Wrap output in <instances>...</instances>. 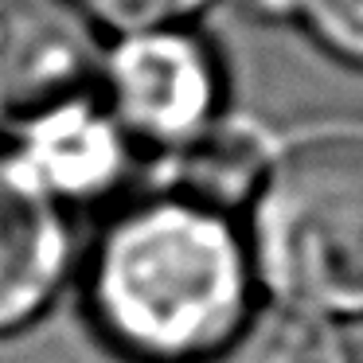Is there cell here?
<instances>
[{"instance_id": "1", "label": "cell", "mask_w": 363, "mask_h": 363, "mask_svg": "<svg viewBox=\"0 0 363 363\" xmlns=\"http://www.w3.org/2000/svg\"><path fill=\"white\" fill-rule=\"evenodd\" d=\"M242 308V246L227 219L203 203L137 207L98 250V328L141 363H188L215 352Z\"/></svg>"}, {"instance_id": "2", "label": "cell", "mask_w": 363, "mask_h": 363, "mask_svg": "<svg viewBox=\"0 0 363 363\" xmlns=\"http://www.w3.org/2000/svg\"><path fill=\"white\" fill-rule=\"evenodd\" d=\"M254 242L269 285L293 305L363 316V137L293 149L266 180Z\"/></svg>"}, {"instance_id": "3", "label": "cell", "mask_w": 363, "mask_h": 363, "mask_svg": "<svg viewBox=\"0 0 363 363\" xmlns=\"http://www.w3.org/2000/svg\"><path fill=\"white\" fill-rule=\"evenodd\" d=\"M94 35L67 0H0V129H40L79 110Z\"/></svg>"}, {"instance_id": "4", "label": "cell", "mask_w": 363, "mask_h": 363, "mask_svg": "<svg viewBox=\"0 0 363 363\" xmlns=\"http://www.w3.org/2000/svg\"><path fill=\"white\" fill-rule=\"evenodd\" d=\"M118 113L133 133L157 145H180L211 118L219 86L207 51L180 35L137 40L113 63Z\"/></svg>"}, {"instance_id": "5", "label": "cell", "mask_w": 363, "mask_h": 363, "mask_svg": "<svg viewBox=\"0 0 363 363\" xmlns=\"http://www.w3.org/2000/svg\"><path fill=\"white\" fill-rule=\"evenodd\" d=\"M67 269V227L40 176L0 157V332L28 324Z\"/></svg>"}, {"instance_id": "6", "label": "cell", "mask_w": 363, "mask_h": 363, "mask_svg": "<svg viewBox=\"0 0 363 363\" xmlns=\"http://www.w3.org/2000/svg\"><path fill=\"white\" fill-rule=\"evenodd\" d=\"M35 157L55 184L98 188L110 180L113 164H118V145H113L110 129L94 121V113L86 118L79 106V110L35 129Z\"/></svg>"}, {"instance_id": "7", "label": "cell", "mask_w": 363, "mask_h": 363, "mask_svg": "<svg viewBox=\"0 0 363 363\" xmlns=\"http://www.w3.org/2000/svg\"><path fill=\"white\" fill-rule=\"evenodd\" d=\"M215 363H347V352L320 324L293 313H269L230 340Z\"/></svg>"}, {"instance_id": "8", "label": "cell", "mask_w": 363, "mask_h": 363, "mask_svg": "<svg viewBox=\"0 0 363 363\" xmlns=\"http://www.w3.org/2000/svg\"><path fill=\"white\" fill-rule=\"evenodd\" d=\"M293 4L324 48L363 67V0H293Z\"/></svg>"}, {"instance_id": "9", "label": "cell", "mask_w": 363, "mask_h": 363, "mask_svg": "<svg viewBox=\"0 0 363 363\" xmlns=\"http://www.w3.org/2000/svg\"><path fill=\"white\" fill-rule=\"evenodd\" d=\"M94 16L118 28H157L196 12L203 0H82Z\"/></svg>"}]
</instances>
